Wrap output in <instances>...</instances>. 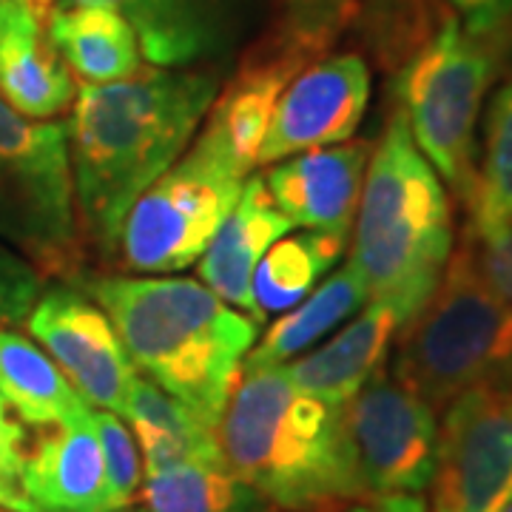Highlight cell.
I'll use <instances>...</instances> for the list:
<instances>
[{
  "instance_id": "cell-15",
  "label": "cell",
  "mask_w": 512,
  "mask_h": 512,
  "mask_svg": "<svg viewBox=\"0 0 512 512\" xmlns=\"http://www.w3.org/2000/svg\"><path fill=\"white\" fill-rule=\"evenodd\" d=\"M20 487L32 512H117L92 410L63 424L37 427L26 444Z\"/></svg>"
},
{
  "instance_id": "cell-10",
  "label": "cell",
  "mask_w": 512,
  "mask_h": 512,
  "mask_svg": "<svg viewBox=\"0 0 512 512\" xmlns=\"http://www.w3.org/2000/svg\"><path fill=\"white\" fill-rule=\"evenodd\" d=\"M430 512H501L512 498V387H473L444 407Z\"/></svg>"
},
{
  "instance_id": "cell-27",
  "label": "cell",
  "mask_w": 512,
  "mask_h": 512,
  "mask_svg": "<svg viewBox=\"0 0 512 512\" xmlns=\"http://www.w3.org/2000/svg\"><path fill=\"white\" fill-rule=\"evenodd\" d=\"M356 9L359 0H279L274 46L308 66L348 32Z\"/></svg>"
},
{
  "instance_id": "cell-29",
  "label": "cell",
  "mask_w": 512,
  "mask_h": 512,
  "mask_svg": "<svg viewBox=\"0 0 512 512\" xmlns=\"http://www.w3.org/2000/svg\"><path fill=\"white\" fill-rule=\"evenodd\" d=\"M46 276L29 259L0 242V328L23 325L43 293Z\"/></svg>"
},
{
  "instance_id": "cell-36",
  "label": "cell",
  "mask_w": 512,
  "mask_h": 512,
  "mask_svg": "<svg viewBox=\"0 0 512 512\" xmlns=\"http://www.w3.org/2000/svg\"><path fill=\"white\" fill-rule=\"evenodd\" d=\"M120 512H143V510H134V507H126V510H120Z\"/></svg>"
},
{
  "instance_id": "cell-26",
  "label": "cell",
  "mask_w": 512,
  "mask_h": 512,
  "mask_svg": "<svg viewBox=\"0 0 512 512\" xmlns=\"http://www.w3.org/2000/svg\"><path fill=\"white\" fill-rule=\"evenodd\" d=\"M444 12L439 0H359L356 20L367 52L393 77L433 37Z\"/></svg>"
},
{
  "instance_id": "cell-4",
  "label": "cell",
  "mask_w": 512,
  "mask_h": 512,
  "mask_svg": "<svg viewBox=\"0 0 512 512\" xmlns=\"http://www.w3.org/2000/svg\"><path fill=\"white\" fill-rule=\"evenodd\" d=\"M350 234L348 265L370 299L404 325L433 296L453 256V205L396 106L370 154Z\"/></svg>"
},
{
  "instance_id": "cell-9",
  "label": "cell",
  "mask_w": 512,
  "mask_h": 512,
  "mask_svg": "<svg viewBox=\"0 0 512 512\" xmlns=\"http://www.w3.org/2000/svg\"><path fill=\"white\" fill-rule=\"evenodd\" d=\"M350 473L362 501L387 495H421L436 464L439 419L416 390L384 365L339 407Z\"/></svg>"
},
{
  "instance_id": "cell-2",
  "label": "cell",
  "mask_w": 512,
  "mask_h": 512,
  "mask_svg": "<svg viewBox=\"0 0 512 512\" xmlns=\"http://www.w3.org/2000/svg\"><path fill=\"white\" fill-rule=\"evenodd\" d=\"M134 367L217 430L259 322L188 276H77Z\"/></svg>"
},
{
  "instance_id": "cell-32",
  "label": "cell",
  "mask_w": 512,
  "mask_h": 512,
  "mask_svg": "<svg viewBox=\"0 0 512 512\" xmlns=\"http://www.w3.org/2000/svg\"><path fill=\"white\" fill-rule=\"evenodd\" d=\"M478 271L512 305V220L487 231H464Z\"/></svg>"
},
{
  "instance_id": "cell-37",
  "label": "cell",
  "mask_w": 512,
  "mask_h": 512,
  "mask_svg": "<svg viewBox=\"0 0 512 512\" xmlns=\"http://www.w3.org/2000/svg\"><path fill=\"white\" fill-rule=\"evenodd\" d=\"M0 512H12V510H6V507H0Z\"/></svg>"
},
{
  "instance_id": "cell-20",
  "label": "cell",
  "mask_w": 512,
  "mask_h": 512,
  "mask_svg": "<svg viewBox=\"0 0 512 512\" xmlns=\"http://www.w3.org/2000/svg\"><path fill=\"white\" fill-rule=\"evenodd\" d=\"M46 18V32L57 55L86 86L117 83L146 66L131 23L111 6H52Z\"/></svg>"
},
{
  "instance_id": "cell-8",
  "label": "cell",
  "mask_w": 512,
  "mask_h": 512,
  "mask_svg": "<svg viewBox=\"0 0 512 512\" xmlns=\"http://www.w3.org/2000/svg\"><path fill=\"white\" fill-rule=\"evenodd\" d=\"M242 183L185 151L128 208L114 245L117 265L140 276H168L197 265L234 211Z\"/></svg>"
},
{
  "instance_id": "cell-7",
  "label": "cell",
  "mask_w": 512,
  "mask_h": 512,
  "mask_svg": "<svg viewBox=\"0 0 512 512\" xmlns=\"http://www.w3.org/2000/svg\"><path fill=\"white\" fill-rule=\"evenodd\" d=\"M0 242L43 276L77 279L80 220L69 134L60 120H32L0 97Z\"/></svg>"
},
{
  "instance_id": "cell-5",
  "label": "cell",
  "mask_w": 512,
  "mask_h": 512,
  "mask_svg": "<svg viewBox=\"0 0 512 512\" xmlns=\"http://www.w3.org/2000/svg\"><path fill=\"white\" fill-rule=\"evenodd\" d=\"M396 336L390 373L436 413L473 387H512V305L478 271L464 239Z\"/></svg>"
},
{
  "instance_id": "cell-13",
  "label": "cell",
  "mask_w": 512,
  "mask_h": 512,
  "mask_svg": "<svg viewBox=\"0 0 512 512\" xmlns=\"http://www.w3.org/2000/svg\"><path fill=\"white\" fill-rule=\"evenodd\" d=\"M302 69L305 63L285 55L274 43L259 55L245 57L228 86L214 97L188 154L237 180H248L274 120L276 103Z\"/></svg>"
},
{
  "instance_id": "cell-6",
  "label": "cell",
  "mask_w": 512,
  "mask_h": 512,
  "mask_svg": "<svg viewBox=\"0 0 512 512\" xmlns=\"http://www.w3.org/2000/svg\"><path fill=\"white\" fill-rule=\"evenodd\" d=\"M507 66L510 57L444 12L433 37L393 74V106L461 205H467L476 183V131L484 97Z\"/></svg>"
},
{
  "instance_id": "cell-31",
  "label": "cell",
  "mask_w": 512,
  "mask_h": 512,
  "mask_svg": "<svg viewBox=\"0 0 512 512\" xmlns=\"http://www.w3.org/2000/svg\"><path fill=\"white\" fill-rule=\"evenodd\" d=\"M470 35L512 57V0H439Z\"/></svg>"
},
{
  "instance_id": "cell-19",
  "label": "cell",
  "mask_w": 512,
  "mask_h": 512,
  "mask_svg": "<svg viewBox=\"0 0 512 512\" xmlns=\"http://www.w3.org/2000/svg\"><path fill=\"white\" fill-rule=\"evenodd\" d=\"M77 3L117 9L131 23L151 66L191 69L225 43L228 0H55V6Z\"/></svg>"
},
{
  "instance_id": "cell-23",
  "label": "cell",
  "mask_w": 512,
  "mask_h": 512,
  "mask_svg": "<svg viewBox=\"0 0 512 512\" xmlns=\"http://www.w3.org/2000/svg\"><path fill=\"white\" fill-rule=\"evenodd\" d=\"M348 242L350 239L322 231H302L276 239L251 276L256 319L262 322L268 313H285L299 305L342 259Z\"/></svg>"
},
{
  "instance_id": "cell-24",
  "label": "cell",
  "mask_w": 512,
  "mask_h": 512,
  "mask_svg": "<svg viewBox=\"0 0 512 512\" xmlns=\"http://www.w3.org/2000/svg\"><path fill=\"white\" fill-rule=\"evenodd\" d=\"M137 495L143 512H256L262 501L225 461H180L146 473Z\"/></svg>"
},
{
  "instance_id": "cell-16",
  "label": "cell",
  "mask_w": 512,
  "mask_h": 512,
  "mask_svg": "<svg viewBox=\"0 0 512 512\" xmlns=\"http://www.w3.org/2000/svg\"><path fill=\"white\" fill-rule=\"evenodd\" d=\"M29 0H0V97L32 120H55L72 109L74 74L57 55Z\"/></svg>"
},
{
  "instance_id": "cell-33",
  "label": "cell",
  "mask_w": 512,
  "mask_h": 512,
  "mask_svg": "<svg viewBox=\"0 0 512 512\" xmlns=\"http://www.w3.org/2000/svg\"><path fill=\"white\" fill-rule=\"evenodd\" d=\"M348 512H427L421 495H387V498H370L350 504Z\"/></svg>"
},
{
  "instance_id": "cell-25",
  "label": "cell",
  "mask_w": 512,
  "mask_h": 512,
  "mask_svg": "<svg viewBox=\"0 0 512 512\" xmlns=\"http://www.w3.org/2000/svg\"><path fill=\"white\" fill-rule=\"evenodd\" d=\"M484 117V146L473 194L464 205L467 231H487L512 220V60Z\"/></svg>"
},
{
  "instance_id": "cell-1",
  "label": "cell",
  "mask_w": 512,
  "mask_h": 512,
  "mask_svg": "<svg viewBox=\"0 0 512 512\" xmlns=\"http://www.w3.org/2000/svg\"><path fill=\"white\" fill-rule=\"evenodd\" d=\"M217 92V72L165 66L77 89L66 126L77 220L106 259L128 208L183 157Z\"/></svg>"
},
{
  "instance_id": "cell-21",
  "label": "cell",
  "mask_w": 512,
  "mask_h": 512,
  "mask_svg": "<svg viewBox=\"0 0 512 512\" xmlns=\"http://www.w3.org/2000/svg\"><path fill=\"white\" fill-rule=\"evenodd\" d=\"M0 396L29 427L63 424L92 410L35 339L9 328H0Z\"/></svg>"
},
{
  "instance_id": "cell-3",
  "label": "cell",
  "mask_w": 512,
  "mask_h": 512,
  "mask_svg": "<svg viewBox=\"0 0 512 512\" xmlns=\"http://www.w3.org/2000/svg\"><path fill=\"white\" fill-rule=\"evenodd\" d=\"M228 470L285 512H339L362 501L339 407L302 393L282 365L242 362L217 421Z\"/></svg>"
},
{
  "instance_id": "cell-34",
  "label": "cell",
  "mask_w": 512,
  "mask_h": 512,
  "mask_svg": "<svg viewBox=\"0 0 512 512\" xmlns=\"http://www.w3.org/2000/svg\"><path fill=\"white\" fill-rule=\"evenodd\" d=\"M29 3L35 6L40 15H49V9L55 6V0H29Z\"/></svg>"
},
{
  "instance_id": "cell-18",
  "label": "cell",
  "mask_w": 512,
  "mask_h": 512,
  "mask_svg": "<svg viewBox=\"0 0 512 512\" xmlns=\"http://www.w3.org/2000/svg\"><path fill=\"white\" fill-rule=\"evenodd\" d=\"M399 328V316L370 299L322 348L296 356L282 367L302 393L330 407H345L387 365Z\"/></svg>"
},
{
  "instance_id": "cell-30",
  "label": "cell",
  "mask_w": 512,
  "mask_h": 512,
  "mask_svg": "<svg viewBox=\"0 0 512 512\" xmlns=\"http://www.w3.org/2000/svg\"><path fill=\"white\" fill-rule=\"evenodd\" d=\"M26 430L23 421L0 396V507L12 512H32L20 487L23 456H26Z\"/></svg>"
},
{
  "instance_id": "cell-11",
  "label": "cell",
  "mask_w": 512,
  "mask_h": 512,
  "mask_svg": "<svg viewBox=\"0 0 512 512\" xmlns=\"http://www.w3.org/2000/svg\"><path fill=\"white\" fill-rule=\"evenodd\" d=\"M26 325L83 402L123 416L137 367L111 319L89 293L69 282L43 291Z\"/></svg>"
},
{
  "instance_id": "cell-28",
  "label": "cell",
  "mask_w": 512,
  "mask_h": 512,
  "mask_svg": "<svg viewBox=\"0 0 512 512\" xmlns=\"http://www.w3.org/2000/svg\"><path fill=\"white\" fill-rule=\"evenodd\" d=\"M92 421L100 447H103L114 510H126L137 501L140 484H143V464H140L137 439L126 421L111 410H92Z\"/></svg>"
},
{
  "instance_id": "cell-14",
  "label": "cell",
  "mask_w": 512,
  "mask_h": 512,
  "mask_svg": "<svg viewBox=\"0 0 512 512\" xmlns=\"http://www.w3.org/2000/svg\"><path fill=\"white\" fill-rule=\"evenodd\" d=\"M370 154L367 140L311 148L274 163L265 188L293 228L350 239Z\"/></svg>"
},
{
  "instance_id": "cell-35",
  "label": "cell",
  "mask_w": 512,
  "mask_h": 512,
  "mask_svg": "<svg viewBox=\"0 0 512 512\" xmlns=\"http://www.w3.org/2000/svg\"><path fill=\"white\" fill-rule=\"evenodd\" d=\"M501 512H512V498L507 501V504H504V510H501Z\"/></svg>"
},
{
  "instance_id": "cell-22",
  "label": "cell",
  "mask_w": 512,
  "mask_h": 512,
  "mask_svg": "<svg viewBox=\"0 0 512 512\" xmlns=\"http://www.w3.org/2000/svg\"><path fill=\"white\" fill-rule=\"evenodd\" d=\"M370 302L367 285L350 265L319 282L299 305L279 313L271 328L262 333L245 362L254 365H288L308 353L311 345L325 339L342 322L353 319Z\"/></svg>"
},
{
  "instance_id": "cell-17",
  "label": "cell",
  "mask_w": 512,
  "mask_h": 512,
  "mask_svg": "<svg viewBox=\"0 0 512 512\" xmlns=\"http://www.w3.org/2000/svg\"><path fill=\"white\" fill-rule=\"evenodd\" d=\"M291 231L293 222L271 200L265 177L259 174L248 177L242 183L234 211L228 214L217 237L211 239V245L200 256L197 274L205 282V288H211L222 302L256 319L251 276L265 251Z\"/></svg>"
},
{
  "instance_id": "cell-12",
  "label": "cell",
  "mask_w": 512,
  "mask_h": 512,
  "mask_svg": "<svg viewBox=\"0 0 512 512\" xmlns=\"http://www.w3.org/2000/svg\"><path fill=\"white\" fill-rule=\"evenodd\" d=\"M370 103L365 57L345 52L308 63L285 86L256 165H274L311 148L353 140Z\"/></svg>"
}]
</instances>
